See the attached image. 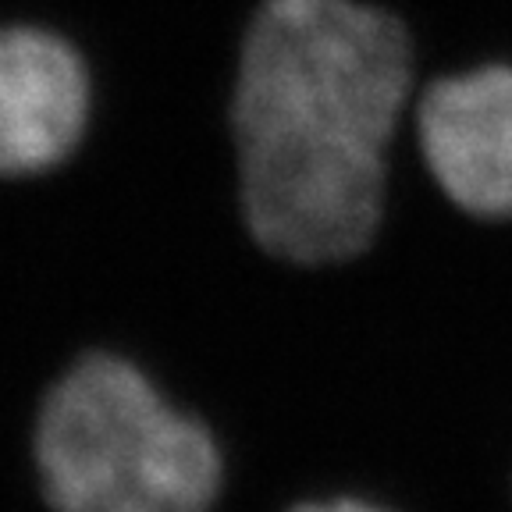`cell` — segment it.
Here are the masks:
<instances>
[{
  "label": "cell",
  "instance_id": "1",
  "mask_svg": "<svg viewBox=\"0 0 512 512\" xmlns=\"http://www.w3.org/2000/svg\"><path fill=\"white\" fill-rule=\"evenodd\" d=\"M413 89V40L367 0H260L239 47L232 143L253 239L335 264L374 239L388 146Z\"/></svg>",
  "mask_w": 512,
  "mask_h": 512
},
{
  "label": "cell",
  "instance_id": "2",
  "mask_svg": "<svg viewBox=\"0 0 512 512\" xmlns=\"http://www.w3.org/2000/svg\"><path fill=\"white\" fill-rule=\"evenodd\" d=\"M36 466L57 512H210L221 488L207 427L111 352L79 360L50 388Z\"/></svg>",
  "mask_w": 512,
  "mask_h": 512
},
{
  "label": "cell",
  "instance_id": "3",
  "mask_svg": "<svg viewBox=\"0 0 512 512\" xmlns=\"http://www.w3.org/2000/svg\"><path fill=\"white\" fill-rule=\"evenodd\" d=\"M416 143L459 210L512 217V64H480L431 82L416 104Z\"/></svg>",
  "mask_w": 512,
  "mask_h": 512
},
{
  "label": "cell",
  "instance_id": "4",
  "mask_svg": "<svg viewBox=\"0 0 512 512\" xmlns=\"http://www.w3.org/2000/svg\"><path fill=\"white\" fill-rule=\"evenodd\" d=\"M93 86L82 54L40 25H0V178L54 171L86 139Z\"/></svg>",
  "mask_w": 512,
  "mask_h": 512
},
{
  "label": "cell",
  "instance_id": "5",
  "mask_svg": "<svg viewBox=\"0 0 512 512\" xmlns=\"http://www.w3.org/2000/svg\"><path fill=\"white\" fill-rule=\"evenodd\" d=\"M296 512H381L374 505H363V502H320V505H303Z\"/></svg>",
  "mask_w": 512,
  "mask_h": 512
}]
</instances>
